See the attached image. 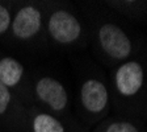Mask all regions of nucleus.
Listing matches in <instances>:
<instances>
[{"instance_id":"423d86ee","label":"nucleus","mask_w":147,"mask_h":132,"mask_svg":"<svg viewBox=\"0 0 147 132\" xmlns=\"http://www.w3.org/2000/svg\"><path fill=\"white\" fill-rule=\"evenodd\" d=\"M28 106L58 116H75L72 95L66 81L43 66L29 70Z\"/></svg>"},{"instance_id":"f257e3e1","label":"nucleus","mask_w":147,"mask_h":132,"mask_svg":"<svg viewBox=\"0 0 147 132\" xmlns=\"http://www.w3.org/2000/svg\"><path fill=\"white\" fill-rule=\"evenodd\" d=\"M89 28V48L108 70L147 50V41L135 25L108 9L101 0L78 3Z\"/></svg>"},{"instance_id":"f03ea898","label":"nucleus","mask_w":147,"mask_h":132,"mask_svg":"<svg viewBox=\"0 0 147 132\" xmlns=\"http://www.w3.org/2000/svg\"><path fill=\"white\" fill-rule=\"evenodd\" d=\"M75 75L74 114L92 129L112 114L109 78L105 69L92 60H80Z\"/></svg>"},{"instance_id":"20e7f679","label":"nucleus","mask_w":147,"mask_h":132,"mask_svg":"<svg viewBox=\"0 0 147 132\" xmlns=\"http://www.w3.org/2000/svg\"><path fill=\"white\" fill-rule=\"evenodd\" d=\"M108 78L112 112L142 119L147 94V50L109 69Z\"/></svg>"},{"instance_id":"9d476101","label":"nucleus","mask_w":147,"mask_h":132,"mask_svg":"<svg viewBox=\"0 0 147 132\" xmlns=\"http://www.w3.org/2000/svg\"><path fill=\"white\" fill-rule=\"evenodd\" d=\"M108 9L135 25L147 21V0H101Z\"/></svg>"},{"instance_id":"1a4fd4ad","label":"nucleus","mask_w":147,"mask_h":132,"mask_svg":"<svg viewBox=\"0 0 147 132\" xmlns=\"http://www.w3.org/2000/svg\"><path fill=\"white\" fill-rule=\"evenodd\" d=\"M26 106L8 87L0 83V132H25Z\"/></svg>"},{"instance_id":"f8f14e48","label":"nucleus","mask_w":147,"mask_h":132,"mask_svg":"<svg viewBox=\"0 0 147 132\" xmlns=\"http://www.w3.org/2000/svg\"><path fill=\"white\" fill-rule=\"evenodd\" d=\"M17 1L11 0H0V44L3 45L11 29L12 18Z\"/></svg>"},{"instance_id":"ddd939ff","label":"nucleus","mask_w":147,"mask_h":132,"mask_svg":"<svg viewBox=\"0 0 147 132\" xmlns=\"http://www.w3.org/2000/svg\"><path fill=\"white\" fill-rule=\"evenodd\" d=\"M142 120H143L144 124L147 126V94H146V98H144L143 108H142Z\"/></svg>"},{"instance_id":"6e6552de","label":"nucleus","mask_w":147,"mask_h":132,"mask_svg":"<svg viewBox=\"0 0 147 132\" xmlns=\"http://www.w3.org/2000/svg\"><path fill=\"white\" fill-rule=\"evenodd\" d=\"M29 70L17 55L0 50V83L15 92L26 107Z\"/></svg>"},{"instance_id":"7ed1b4c3","label":"nucleus","mask_w":147,"mask_h":132,"mask_svg":"<svg viewBox=\"0 0 147 132\" xmlns=\"http://www.w3.org/2000/svg\"><path fill=\"white\" fill-rule=\"evenodd\" d=\"M50 0L17 1L11 29L4 41L5 49L24 58H42L49 55L46 42V13Z\"/></svg>"},{"instance_id":"9b49d317","label":"nucleus","mask_w":147,"mask_h":132,"mask_svg":"<svg viewBox=\"0 0 147 132\" xmlns=\"http://www.w3.org/2000/svg\"><path fill=\"white\" fill-rule=\"evenodd\" d=\"M89 132H147V126L142 119L110 114Z\"/></svg>"},{"instance_id":"0eeeda50","label":"nucleus","mask_w":147,"mask_h":132,"mask_svg":"<svg viewBox=\"0 0 147 132\" xmlns=\"http://www.w3.org/2000/svg\"><path fill=\"white\" fill-rule=\"evenodd\" d=\"M76 116H58L34 106L26 107L25 132H89Z\"/></svg>"},{"instance_id":"39448f33","label":"nucleus","mask_w":147,"mask_h":132,"mask_svg":"<svg viewBox=\"0 0 147 132\" xmlns=\"http://www.w3.org/2000/svg\"><path fill=\"white\" fill-rule=\"evenodd\" d=\"M45 29L50 54H75L89 48V28L78 3L50 0Z\"/></svg>"}]
</instances>
